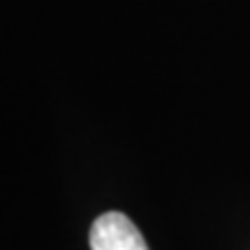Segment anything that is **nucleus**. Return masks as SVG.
<instances>
[{
    "label": "nucleus",
    "instance_id": "nucleus-1",
    "mask_svg": "<svg viewBox=\"0 0 250 250\" xmlns=\"http://www.w3.org/2000/svg\"><path fill=\"white\" fill-rule=\"evenodd\" d=\"M90 250H148V246L127 215L109 211L90 227Z\"/></svg>",
    "mask_w": 250,
    "mask_h": 250
}]
</instances>
